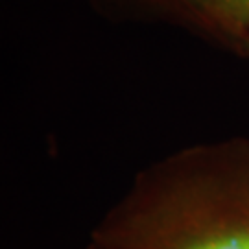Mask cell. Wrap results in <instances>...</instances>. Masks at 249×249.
<instances>
[{"instance_id": "7a4b0ae2", "label": "cell", "mask_w": 249, "mask_h": 249, "mask_svg": "<svg viewBox=\"0 0 249 249\" xmlns=\"http://www.w3.org/2000/svg\"><path fill=\"white\" fill-rule=\"evenodd\" d=\"M207 15L222 24L229 34H249V0H194Z\"/></svg>"}, {"instance_id": "6da1fadb", "label": "cell", "mask_w": 249, "mask_h": 249, "mask_svg": "<svg viewBox=\"0 0 249 249\" xmlns=\"http://www.w3.org/2000/svg\"><path fill=\"white\" fill-rule=\"evenodd\" d=\"M172 249H249V205L207 218L199 229L179 236Z\"/></svg>"}, {"instance_id": "3957f363", "label": "cell", "mask_w": 249, "mask_h": 249, "mask_svg": "<svg viewBox=\"0 0 249 249\" xmlns=\"http://www.w3.org/2000/svg\"><path fill=\"white\" fill-rule=\"evenodd\" d=\"M238 46H240V48H244V52L249 53V34L238 37Z\"/></svg>"}]
</instances>
